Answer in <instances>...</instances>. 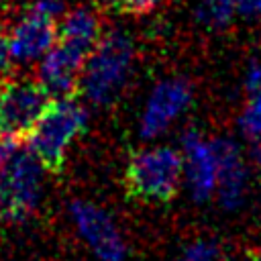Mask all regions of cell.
<instances>
[{"instance_id":"obj_4","label":"cell","mask_w":261,"mask_h":261,"mask_svg":"<svg viewBox=\"0 0 261 261\" xmlns=\"http://www.w3.org/2000/svg\"><path fill=\"white\" fill-rule=\"evenodd\" d=\"M130 61L133 41L124 31L112 29L100 35L80 75L84 94L96 104L112 100L126 80Z\"/></svg>"},{"instance_id":"obj_8","label":"cell","mask_w":261,"mask_h":261,"mask_svg":"<svg viewBox=\"0 0 261 261\" xmlns=\"http://www.w3.org/2000/svg\"><path fill=\"white\" fill-rule=\"evenodd\" d=\"M57 33H59V37H57L59 43L69 45L88 57L90 51L94 49L96 41L102 35L100 18L90 6H77L69 12H63Z\"/></svg>"},{"instance_id":"obj_7","label":"cell","mask_w":261,"mask_h":261,"mask_svg":"<svg viewBox=\"0 0 261 261\" xmlns=\"http://www.w3.org/2000/svg\"><path fill=\"white\" fill-rule=\"evenodd\" d=\"M6 35H8L12 59L22 63L43 59V55L57 43L59 37L55 18L31 10L22 14Z\"/></svg>"},{"instance_id":"obj_15","label":"cell","mask_w":261,"mask_h":261,"mask_svg":"<svg viewBox=\"0 0 261 261\" xmlns=\"http://www.w3.org/2000/svg\"><path fill=\"white\" fill-rule=\"evenodd\" d=\"M0 218H2V202H0Z\"/></svg>"},{"instance_id":"obj_9","label":"cell","mask_w":261,"mask_h":261,"mask_svg":"<svg viewBox=\"0 0 261 261\" xmlns=\"http://www.w3.org/2000/svg\"><path fill=\"white\" fill-rule=\"evenodd\" d=\"M75 216L82 226V232L88 237V241L98 249V253L106 259L118 255V247L114 245V232L110 230L108 222L92 208L88 206H75Z\"/></svg>"},{"instance_id":"obj_5","label":"cell","mask_w":261,"mask_h":261,"mask_svg":"<svg viewBox=\"0 0 261 261\" xmlns=\"http://www.w3.org/2000/svg\"><path fill=\"white\" fill-rule=\"evenodd\" d=\"M53 98L31 77H6L0 82V135L27 139Z\"/></svg>"},{"instance_id":"obj_2","label":"cell","mask_w":261,"mask_h":261,"mask_svg":"<svg viewBox=\"0 0 261 261\" xmlns=\"http://www.w3.org/2000/svg\"><path fill=\"white\" fill-rule=\"evenodd\" d=\"M181 155L167 147L135 151L122 173L124 194L141 204H169L181 184Z\"/></svg>"},{"instance_id":"obj_12","label":"cell","mask_w":261,"mask_h":261,"mask_svg":"<svg viewBox=\"0 0 261 261\" xmlns=\"http://www.w3.org/2000/svg\"><path fill=\"white\" fill-rule=\"evenodd\" d=\"M159 0H116V8H120L126 14H149L157 8Z\"/></svg>"},{"instance_id":"obj_3","label":"cell","mask_w":261,"mask_h":261,"mask_svg":"<svg viewBox=\"0 0 261 261\" xmlns=\"http://www.w3.org/2000/svg\"><path fill=\"white\" fill-rule=\"evenodd\" d=\"M84 126L86 112L73 96L53 98L27 135V145L49 173H59L69 141L80 135Z\"/></svg>"},{"instance_id":"obj_10","label":"cell","mask_w":261,"mask_h":261,"mask_svg":"<svg viewBox=\"0 0 261 261\" xmlns=\"http://www.w3.org/2000/svg\"><path fill=\"white\" fill-rule=\"evenodd\" d=\"M237 12L234 0H200L196 4V20L208 29H220L228 24Z\"/></svg>"},{"instance_id":"obj_6","label":"cell","mask_w":261,"mask_h":261,"mask_svg":"<svg viewBox=\"0 0 261 261\" xmlns=\"http://www.w3.org/2000/svg\"><path fill=\"white\" fill-rule=\"evenodd\" d=\"M88 57L75 51L69 45L57 41L45 55L39 65V84L47 90L51 98H67L77 92L80 75L84 69V61Z\"/></svg>"},{"instance_id":"obj_14","label":"cell","mask_w":261,"mask_h":261,"mask_svg":"<svg viewBox=\"0 0 261 261\" xmlns=\"http://www.w3.org/2000/svg\"><path fill=\"white\" fill-rule=\"evenodd\" d=\"M234 6L243 16H261V0H234Z\"/></svg>"},{"instance_id":"obj_11","label":"cell","mask_w":261,"mask_h":261,"mask_svg":"<svg viewBox=\"0 0 261 261\" xmlns=\"http://www.w3.org/2000/svg\"><path fill=\"white\" fill-rule=\"evenodd\" d=\"M29 10L49 16V18H59L65 12V2L63 0H33L29 4Z\"/></svg>"},{"instance_id":"obj_13","label":"cell","mask_w":261,"mask_h":261,"mask_svg":"<svg viewBox=\"0 0 261 261\" xmlns=\"http://www.w3.org/2000/svg\"><path fill=\"white\" fill-rule=\"evenodd\" d=\"M12 53H10V45H8V35L0 33V82H4L10 75L12 69Z\"/></svg>"},{"instance_id":"obj_1","label":"cell","mask_w":261,"mask_h":261,"mask_svg":"<svg viewBox=\"0 0 261 261\" xmlns=\"http://www.w3.org/2000/svg\"><path fill=\"white\" fill-rule=\"evenodd\" d=\"M41 161L27 139L0 135V202L6 216L24 220L41 196Z\"/></svg>"}]
</instances>
